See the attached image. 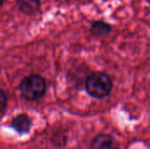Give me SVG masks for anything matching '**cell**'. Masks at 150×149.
Returning a JSON list of instances; mask_svg holds the SVG:
<instances>
[{
  "label": "cell",
  "instance_id": "obj_1",
  "mask_svg": "<svg viewBox=\"0 0 150 149\" xmlns=\"http://www.w3.org/2000/svg\"><path fill=\"white\" fill-rule=\"evenodd\" d=\"M84 87L89 96L96 99H102L111 94L113 85L111 77L107 74L95 71L86 77Z\"/></svg>",
  "mask_w": 150,
  "mask_h": 149
},
{
  "label": "cell",
  "instance_id": "obj_2",
  "mask_svg": "<svg viewBox=\"0 0 150 149\" xmlns=\"http://www.w3.org/2000/svg\"><path fill=\"white\" fill-rule=\"evenodd\" d=\"M19 90L24 99L27 101H37L46 94V80L40 75L31 74L24 77L20 82Z\"/></svg>",
  "mask_w": 150,
  "mask_h": 149
},
{
  "label": "cell",
  "instance_id": "obj_3",
  "mask_svg": "<svg viewBox=\"0 0 150 149\" xmlns=\"http://www.w3.org/2000/svg\"><path fill=\"white\" fill-rule=\"evenodd\" d=\"M90 149H120L119 142L111 134L99 133L93 138Z\"/></svg>",
  "mask_w": 150,
  "mask_h": 149
},
{
  "label": "cell",
  "instance_id": "obj_4",
  "mask_svg": "<svg viewBox=\"0 0 150 149\" xmlns=\"http://www.w3.org/2000/svg\"><path fill=\"white\" fill-rule=\"evenodd\" d=\"M33 122L30 117L25 113H19L11 119L10 126L19 134H26L30 133Z\"/></svg>",
  "mask_w": 150,
  "mask_h": 149
},
{
  "label": "cell",
  "instance_id": "obj_5",
  "mask_svg": "<svg viewBox=\"0 0 150 149\" xmlns=\"http://www.w3.org/2000/svg\"><path fill=\"white\" fill-rule=\"evenodd\" d=\"M17 6L25 15L32 16L37 13L40 8V0H16Z\"/></svg>",
  "mask_w": 150,
  "mask_h": 149
},
{
  "label": "cell",
  "instance_id": "obj_6",
  "mask_svg": "<svg viewBox=\"0 0 150 149\" xmlns=\"http://www.w3.org/2000/svg\"><path fill=\"white\" fill-rule=\"evenodd\" d=\"M90 31L95 36H105L112 31V26L103 20H95L92 22Z\"/></svg>",
  "mask_w": 150,
  "mask_h": 149
},
{
  "label": "cell",
  "instance_id": "obj_7",
  "mask_svg": "<svg viewBox=\"0 0 150 149\" xmlns=\"http://www.w3.org/2000/svg\"><path fill=\"white\" fill-rule=\"evenodd\" d=\"M52 142L56 148H63L67 144V136L62 133H54L52 137Z\"/></svg>",
  "mask_w": 150,
  "mask_h": 149
},
{
  "label": "cell",
  "instance_id": "obj_8",
  "mask_svg": "<svg viewBox=\"0 0 150 149\" xmlns=\"http://www.w3.org/2000/svg\"><path fill=\"white\" fill-rule=\"evenodd\" d=\"M7 96L4 92V90H1L0 92V111H1V117L3 118L4 116L5 111H6V107H7Z\"/></svg>",
  "mask_w": 150,
  "mask_h": 149
},
{
  "label": "cell",
  "instance_id": "obj_9",
  "mask_svg": "<svg viewBox=\"0 0 150 149\" xmlns=\"http://www.w3.org/2000/svg\"><path fill=\"white\" fill-rule=\"evenodd\" d=\"M147 1H148V3L149 4V5H150V0H147Z\"/></svg>",
  "mask_w": 150,
  "mask_h": 149
}]
</instances>
